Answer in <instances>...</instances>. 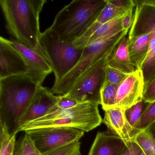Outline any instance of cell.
<instances>
[{
    "instance_id": "cell-1",
    "label": "cell",
    "mask_w": 155,
    "mask_h": 155,
    "mask_svg": "<svg viewBox=\"0 0 155 155\" xmlns=\"http://www.w3.org/2000/svg\"><path fill=\"white\" fill-rule=\"evenodd\" d=\"M46 2V0L0 1L8 33L45 58L39 42V17Z\"/></svg>"
},
{
    "instance_id": "cell-2",
    "label": "cell",
    "mask_w": 155,
    "mask_h": 155,
    "mask_svg": "<svg viewBox=\"0 0 155 155\" xmlns=\"http://www.w3.org/2000/svg\"><path fill=\"white\" fill-rule=\"evenodd\" d=\"M39 86L27 74L0 79V124L11 134L18 132L20 120Z\"/></svg>"
},
{
    "instance_id": "cell-3",
    "label": "cell",
    "mask_w": 155,
    "mask_h": 155,
    "mask_svg": "<svg viewBox=\"0 0 155 155\" xmlns=\"http://www.w3.org/2000/svg\"><path fill=\"white\" fill-rule=\"evenodd\" d=\"M106 3V0L72 1L58 12L50 28L61 40L74 43L84 36Z\"/></svg>"
},
{
    "instance_id": "cell-4",
    "label": "cell",
    "mask_w": 155,
    "mask_h": 155,
    "mask_svg": "<svg viewBox=\"0 0 155 155\" xmlns=\"http://www.w3.org/2000/svg\"><path fill=\"white\" fill-rule=\"evenodd\" d=\"M98 106L87 101L79 103L71 108L62 109L56 105L42 117L21 126L18 132L52 127H70L89 132L99 126L103 121Z\"/></svg>"
},
{
    "instance_id": "cell-5",
    "label": "cell",
    "mask_w": 155,
    "mask_h": 155,
    "mask_svg": "<svg viewBox=\"0 0 155 155\" xmlns=\"http://www.w3.org/2000/svg\"><path fill=\"white\" fill-rule=\"evenodd\" d=\"M128 32L123 30L122 28H119L85 46L77 65L59 81L54 83L51 89L52 93L58 96L67 95L78 79L93 65L107 56Z\"/></svg>"
},
{
    "instance_id": "cell-6",
    "label": "cell",
    "mask_w": 155,
    "mask_h": 155,
    "mask_svg": "<svg viewBox=\"0 0 155 155\" xmlns=\"http://www.w3.org/2000/svg\"><path fill=\"white\" fill-rule=\"evenodd\" d=\"M40 44L55 76L57 83L70 72L78 62L83 49L77 48L73 42L60 39L50 28L41 34Z\"/></svg>"
},
{
    "instance_id": "cell-7",
    "label": "cell",
    "mask_w": 155,
    "mask_h": 155,
    "mask_svg": "<svg viewBox=\"0 0 155 155\" xmlns=\"http://www.w3.org/2000/svg\"><path fill=\"white\" fill-rule=\"evenodd\" d=\"M134 20L128 38L147 33L148 53L141 68L144 87L155 78V0H135Z\"/></svg>"
},
{
    "instance_id": "cell-8",
    "label": "cell",
    "mask_w": 155,
    "mask_h": 155,
    "mask_svg": "<svg viewBox=\"0 0 155 155\" xmlns=\"http://www.w3.org/2000/svg\"><path fill=\"white\" fill-rule=\"evenodd\" d=\"M108 55L81 75L66 95L79 103L88 101L101 105V90L105 83Z\"/></svg>"
},
{
    "instance_id": "cell-9",
    "label": "cell",
    "mask_w": 155,
    "mask_h": 155,
    "mask_svg": "<svg viewBox=\"0 0 155 155\" xmlns=\"http://www.w3.org/2000/svg\"><path fill=\"white\" fill-rule=\"evenodd\" d=\"M41 154L79 140L84 136L83 130L70 127H45L25 131Z\"/></svg>"
},
{
    "instance_id": "cell-10",
    "label": "cell",
    "mask_w": 155,
    "mask_h": 155,
    "mask_svg": "<svg viewBox=\"0 0 155 155\" xmlns=\"http://www.w3.org/2000/svg\"><path fill=\"white\" fill-rule=\"evenodd\" d=\"M7 40L25 61L29 69L28 76L39 86H42L47 76L53 72L47 58L12 38Z\"/></svg>"
},
{
    "instance_id": "cell-11",
    "label": "cell",
    "mask_w": 155,
    "mask_h": 155,
    "mask_svg": "<svg viewBox=\"0 0 155 155\" xmlns=\"http://www.w3.org/2000/svg\"><path fill=\"white\" fill-rule=\"evenodd\" d=\"M144 79L141 70L128 74L120 84L117 91L115 107L124 109L143 99Z\"/></svg>"
},
{
    "instance_id": "cell-12",
    "label": "cell",
    "mask_w": 155,
    "mask_h": 155,
    "mask_svg": "<svg viewBox=\"0 0 155 155\" xmlns=\"http://www.w3.org/2000/svg\"><path fill=\"white\" fill-rule=\"evenodd\" d=\"M28 67L21 55L8 42L0 37V79L12 76L28 75Z\"/></svg>"
},
{
    "instance_id": "cell-13",
    "label": "cell",
    "mask_w": 155,
    "mask_h": 155,
    "mask_svg": "<svg viewBox=\"0 0 155 155\" xmlns=\"http://www.w3.org/2000/svg\"><path fill=\"white\" fill-rule=\"evenodd\" d=\"M58 99V96L53 94L51 89L40 86L20 120L19 128L28 122L46 115L51 108L57 105Z\"/></svg>"
},
{
    "instance_id": "cell-14",
    "label": "cell",
    "mask_w": 155,
    "mask_h": 155,
    "mask_svg": "<svg viewBox=\"0 0 155 155\" xmlns=\"http://www.w3.org/2000/svg\"><path fill=\"white\" fill-rule=\"evenodd\" d=\"M125 110L117 107L106 110L102 122L111 133L120 138L127 146L134 142L137 133L129 123L125 116Z\"/></svg>"
},
{
    "instance_id": "cell-15",
    "label": "cell",
    "mask_w": 155,
    "mask_h": 155,
    "mask_svg": "<svg viewBox=\"0 0 155 155\" xmlns=\"http://www.w3.org/2000/svg\"><path fill=\"white\" fill-rule=\"evenodd\" d=\"M125 146L124 141L110 131H99L88 155H119Z\"/></svg>"
},
{
    "instance_id": "cell-16",
    "label": "cell",
    "mask_w": 155,
    "mask_h": 155,
    "mask_svg": "<svg viewBox=\"0 0 155 155\" xmlns=\"http://www.w3.org/2000/svg\"><path fill=\"white\" fill-rule=\"evenodd\" d=\"M127 41L126 36L121 38L108 55L106 62L107 66L128 75L137 70L130 58Z\"/></svg>"
},
{
    "instance_id": "cell-17",
    "label": "cell",
    "mask_w": 155,
    "mask_h": 155,
    "mask_svg": "<svg viewBox=\"0 0 155 155\" xmlns=\"http://www.w3.org/2000/svg\"><path fill=\"white\" fill-rule=\"evenodd\" d=\"M106 5L95 22L83 37L74 42L77 48H84L92 34L101 25L114 19L122 17L128 11L114 6L109 2V0H106Z\"/></svg>"
},
{
    "instance_id": "cell-18",
    "label": "cell",
    "mask_w": 155,
    "mask_h": 155,
    "mask_svg": "<svg viewBox=\"0 0 155 155\" xmlns=\"http://www.w3.org/2000/svg\"><path fill=\"white\" fill-rule=\"evenodd\" d=\"M150 47V36L147 33L128 38L127 49L130 61L137 70H141Z\"/></svg>"
},
{
    "instance_id": "cell-19",
    "label": "cell",
    "mask_w": 155,
    "mask_h": 155,
    "mask_svg": "<svg viewBox=\"0 0 155 155\" xmlns=\"http://www.w3.org/2000/svg\"><path fill=\"white\" fill-rule=\"evenodd\" d=\"M134 142L139 145L146 155H155V122L135 136Z\"/></svg>"
},
{
    "instance_id": "cell-20",
    "label": "cell",
    "mask_w": 155,
    "mask_h": 155,
    "mask_svg": "<svg viewBox=\"0 0 155 155\" xmlns=\"http://www.w3.org/2000/svg\"><path fill=\"white\" fill-rule=\"evenodd\" d=\"M16 134H11L5 124H0V155H14Z\"/></svg>"
},
{
    "instance_id": "cell-21",
    "label": "cell",
    "mask_w": 155,
    "mask_h": 155,
    "mask_svg": "<svg viewBox=\"0 0 155 155\" xmlns=\"http://www.w3.org/2000/svg\"><path fill=\"white\" fill-rule=\"evenodd\" d=\"M118 85L105 82L101 90V105L105 111L115 107Z\"/></svg>"
},
{
    "instance_id": "cell-22",
    "label": "cell",
    "mask_w": 155,
    "mask_h": 155,
    "mask_svg": "<svg viewBox=\"0 0 155 155\" xmlns=\"http://www.w3.org/2000/svg\"><path fill=\"white\" fill-rule=\"evenodd\" d=\"M30 137L25 133L16 142L14 155H41Z\"/></svg>"
},
{
    "instance_id": "cell-23",
    "label": "cell",
    "mask_w": 155,
    "mask_h": 155,
    "mask_svg": "<svg viewBox=\"0 0 155 155\" xmlns=\"http://www.w3.org/2000/svg\"><path fill=\"white\" fill-rule=\"evenodd\" d=\"M150 103L141 100L125 110V116L131 126H134L142 117Z\"/></svg>"
},
{
    "instance_id": "cell-24",
    "label": "cell",
    "mask_w": 155,
    "mask_h": 155,
    "mask_svg": "<svg viewBox=\"0 0 155 155\" xmlns=\"http://www.w3.org/2000/svg\"><path fill=\"white\" fill-rule=\"evenodd\" d=\"M123 16L112 20L101 25L90 38L87 45L97 39L107 36L119 28H122Z\"/></svg>"
},
{
    "instance_id": "cell-25",
    "label": "cell",
    "mask_w": 155,
    "mask_h": 155,
    "mask_svg": "<svg viewBox=\"0 0 155 155\" xmlns=\"http://www.w3.org/2000/svg\"><path fill=\"white\" fill-rule=\"evenodd\" d=\"M155 122V101L150 103L148 107L139 120L133 126L138 133Z\"/></svg>"
},
{
    "instance_id": "cell-26",
    "label": "cell",
    "mask_w": 155,
    "mask_h": 155,
    "mask_svg": "<svg viewBox=\"0 0 155 155\" xmlns=\"http://www.w3.org/2000/svg\"><path fill=\"white\" fill-rule=\"evenodd\" d=\"M41 155H81V142L79 140H76Z\"/></svg>"
},
{
    "instance_id": "cell-27",
    "label": "cell",
    "mask_w": 155,
    "mask_h": 155,
    "mask_svg": "<svg viewBox=\"0 0 155 155\" xmlns=\"http://www.w3.org/2000/svg\"><path fill=\"white\" fill-rule=\"evenodd\" d=\"M105 71L106 78L105 82L115 85H119L128 75L107 65Z\"/></svg>"
},
{
    "instance_id": "cell-28",
    "label": "cell",
    "mask_w": 155,
    "mask_h": 155,
    "mask_svg": "<svg viewBox=\"0 0 155 155\" xmlns=\"http://www.w3.org/2000/svg\"><path fill=\"white\" fill-rule=\"evenodd\" d=\"M79 103L76 100L67 96H58L57 106L62 109H68L74 107Z\"/></svg>"
},
{
    "instance_id": "cell-29",
    "label": "cell",
    "mask_w": 155,
    "mask_h": 155,
    "mask_svg": "<svg viewBox=\"0 0 155 155\" xmlns=\"http://www.w3.org/2000/svg\"><path fill=\"white\" fill-rule=\"evenodd\" d=\"M143 99L149 103L155 101V78L144 87Z\"/></svg>"
},
{
    "instance_id": "cell-30",
    "label": "cell",
    "mask_w": 155,
    "mask_h": 155,
    "mask_svg": "<svg viewBox=\"0 0 155 155\" xmlns=\"http://www.w3.org/2000/svg\"><path fill=\"white\" fill-rule=\"evenodd\" d=\"M142 150L135 142H132L125 147L119 155H141Z\"/></svg>"
},
{
    "instance_id": "cell-31",
    "label": "cell",
    "mask_w": 155,
    "mask_h": 155,
    "mask_svg": "<svg viewBox=\"0 0 155 155\" xmlns=\"http://www.w3.org/2000/svg\"><path fill=\"white\" fill-rule=\"evenodd\" d=\"M109 1L114 6L127 11L135 8L133 0H109Z\"/></svg>"
},
{
    "instance_id": "cell-32",
    "label": "cell",
    "mask_w": 155,
    "mask_h": 155,
    "mask_svg": "<svg viewBox=\"0 0 155 155\" xmlns=\"http://www.w3.org/2000/svg\"><path fill=\"white\" fill-rule=\"evenodd\" d=\"M133 9H131L123 16L122 26L123 30L128 31L131 28L134 20V14H133Z\"/></svg>"
},
{
    "instance_id": "cell-33",
    "label": "cell",
    "mask_w": 155,
    "mask_h": 155,
    "mask_svg": "<svg viewBox=\"0 0 155 155\" xmlns=\"http://www.w3.org/2000/svg\"><path fill=\"white\" fill-rule=\"evenodd\" d=\"M141 155H145V153H144V152H143V151H142V153H141Z\"/></svg>"
}]
</instances>
